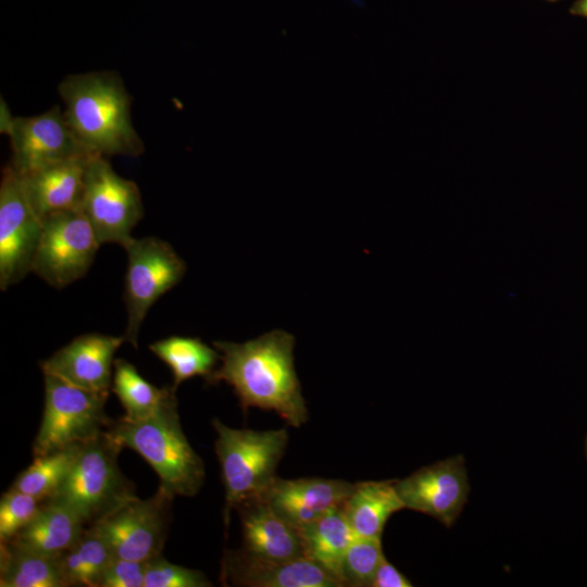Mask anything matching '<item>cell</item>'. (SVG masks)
<instances>
[{"label": "cell", "instance_id": "obj_1", "mask_svg": "<svg viewBox=\"0 0 587 587\" xmlns=\"http://www.w3.org/2000/svg\"><path fill=\"white\" fill-rule=\"evenodd\" d=\"M221 366L205 379L225 382L243 411L272 410L290 426L300 427L309 415L294 365V335L273 329L242 344L214 341Z\"/></svg>", "mask_w": 587, "mask_h": 587}, {"label": "cell", "instance_id": "obj_2", "mask_svg": "<svg viewBox=\"0 0 587 587\" xmlns=\"http://www.w3.org/2000/svg\"><path fill=\"white\" fill-rule=\"evenodd\" d=\"M58 91L68 125L90 153L138 157L145 151L132 123V99L118 73L67 75Z\"/></svg>", "mask_w": 587, "mask_h": 587}, {"label": "cell", "instance_id": "obj_3", "mask_svg": "<svg viewBox=\"0 0 587 587\" xmlns=\"http://www.w3.org/2000/svg\"><path fill=\"white\" fill-rule=\"evenodd\" d=\"M177 408L174 394L150 415L135 421L121 417L107 430L120 446L150 464L160 478L159 487L170 496L193 497L204 483L205 470L183 432Z\"/></svg>", "mask_w": 587, "mask_h": 587}, {"label": "cell", "instance_id": "obj_4", "mask_svg": "<svg viewBox=\"0 0 587 587\" xmlns=\"http://www.w3.org/2000/svg\"><path fill=\"white\" fill-rule=\"evenodd\" d=\"M122 449L108 430L80 444L68 472L48 500L65 507L89 527L137 497L134 484L118 466Z\"/></svg>", "mask_w": 587, "mask_h": 587}, {"label": "cell", "instance_id": "obj_5", "mask_svg": "<svg viewBox=\"0 0 587 587\" xmlns=\"http://www.w3.org/2000/svg\"><path fill=\"white\" fill-rule=\"evenodd\" d=\"M217 437L214 450L225 487V524L232 509L249 498L263 496L274 478L285 453L288 433L285 428L258 432L236 429L212 420Z\"/></svg>", "mask_w": 587, "mask_h": 587}, {"label": "cell", "instance_id": "obj_6", "mask_svg": "<svg viewBox=\"0 0 587 587\" xmlns=\"http://www.w3.org/2000/svg\"><path fill=\"white\" fill-rule=\"evenodd\" d=\"M45 375V408L33 444L34 457L77 446L107 430L112 421L104 411L109 394L74 386Z\"/></svg>", "mask_w": 587, "mask_h": 587}, {"label": "cell", "instance_id": "obj_7", "mask_svg": "<svg viewBox=\"0 0 587 587\" xmlns=\"http://www.w3.org/2000/svg\"><path fill=\"white\" fill-rule=\"evenodd\" d=\"M123 248L127 255L124 284L127 324L123 336L137 348L138 333L149 309L182 280L187 266L168 242L157 237H133Z\"/></svg>", "mask_w": 587, "mask_h": 587}, {"label": "cell", "instance_id": "obj_8", "mask_svg": "<svg viewBox=\"0 0 587 587\" xmlns=\"http://www.w3.org/2000/svg\"><path fill=\"white\" fill-rule=\"evenodd\" d=\"M80 210L92 225L100 243L124 247L143 216V203L136 183L115 173L108 159L91 154L87 162Z\"/></svg>", "mask_w": 587, "mask_h": 587}, {"label": "cell", "instance_id": "obj_9", "mask_svg": "<svg viewBox=\"0 0 587 587\" xmlns=\"http://www.w3.org/2000/svg\"><path fill=\"white\" fill-rule=\"evenodd\" d=\"M32 272L55 288L85 276L101 246L82 210L46 215Z\"/></svg>", "mask_w": 587, "mask_h": 587}, {"label": "cell", "instance_id": "obj_10", "mask_svg": "<svg viewBox=\"0 0 587 587\" xmlns=\"http://www.w3.org/2000/svg\"><path fill=\"white\" fill-rule=\"evenodd\" d=\"M173 498L159 487L153 496L135 497L91 526L107 538L115 557L147 562L161 555Z\"/></svg>", "mask_w": 587, "mask_h": 587}, {"label": "cell", "instance_id": "obj_11", "mask_svg": "<svg viewBox=\"0 0 587 587\" xmlns=\"http://www.w3.org/2000/svg\"><path fill=\"white\" fill-rule=\"evenodd\" d=\"M42 233L20 175L7 165L0 184V288L7 290L29 272Z\"/></svg>", "mask_w": 587, "mask_h": 587}, {"label": "cell", "instance_id": "obj_12", "mask_svg": "<svg viewBox=\"0 0 587 587\" xmlns=\"http://www.w3.org/2000/svg\"><path fill=\"white\" fill-rule=\"evenodd\" d=\"M12 160L20 176L90 153L68 125L60 105L42 114L15 117L10 136Z\"/></svg>", "mask_w": 587, "mask_h": 587}, {"label": "cell", "instance_id": "obj_13", "mask_svg": "<svg viewBox=\"0 0 587 587\" xmlns=\"http://www.w3.org/2000/svg\"><path fill=\"white\" fill-rule=\"evenodd\" d=\"M404 508L427 514L451 527L467 501L470 485L462 455L419 469L396 479Z\"/></svg>", "mask_w": 587, "mask_h": 587}, {"label": "cell", "instance_id": "obj_14", "mask_svg": "<svg viewBox=\"0 0 587 587\" xmlns=\"http://www.w3.org/2000/svg\"><path fill=\"white\" fill-rule=\"evenodd\" d=\"M221 579L225 585L248 587H342L333 574L308 558L264 559L242 548L225 551Z\"/></svg>", "mask_w": 587, "mask_h": 587}, {"label": "cell", "instance_id": "obj_15", "mask_svg": "<svg viewBox=\"0 0 587 587\" xmlns=\"http://www.w3.org/2000/svg\"><path fill=\"white\" fill-rule=\"evenodd\" d=\"M124 341V336L80 335L41 361L40 367L43 374L57 376L79 388L109 394L114 354Z\"/></svg>", "mask_w": 587, "mask_h": 587}, {"label": "cell", "instance_id": "obj_16", "mask_svg": "<svg viewBox=\"0 0 587 587\" xmlns=\"http://www.w3.org/2000/svg\"><path fill=\"white\" fill-rule=\"evenodd\" d=\"M353 485L342 479L276 476L264 496L283 519L299 528L341 507Z\"/></svg>", "mask_w": 587, "mask_h": 587}, {"label": "cell", "instance_id": "obj_17", "mask_svg": "<svg viewBox=\"0 0 587 587\" xmlns=\"http://www.w3.org/2000/svg\"><path fill=\"white\" fill-rule=\"evenodd\" d=\"M235 510L241 524L243 550L272 560L305 558L297 528L274 510L264 495L239 502Z\"/></svg>", "mask_w": 587, "mask_h": 587}, {"label": "cell", "instance_id": "obj_18", "mask_svg": "<svg viewBox=\"0 0 587 587\" xmlns=\"http://www.w3.org/2000/svg\"><path fill=\"white\" fill-rule=\"evenodd\" d=\"M90 155L75 157L20 176L28 202L40 218L54 212L80 210Z\"/></svg>", "mask_w": 587, "mask_h": 587}, {"label": "cell", "instance_id": "obj_19", "mask_svg": "<svg viewBox=\"0 0 587 587\" xmlns=\"http://www.w3.org/2000/svg\"><path fill=\"white\" fill-rule=\"evenodd\" d=\"M395 483L396 479L354 483L342 510L355 537L382 538L388 519L404 509Z\"/></svg>", "mask_w": 587, "mask_h": 587}, {"label": "cell", "instance_id": "obj_20", "mask_svg": "<svg viewBox=\"0 0 587 587\" xmlns=\"http://www.w3.org/2000/svg\"><path fill=\"white\" fill-rule=\"evenodd\" d=\"M84 529V524L68 509L47 500L10 541L27 550L59 557L76 542Z\"/></svg>", "mask_w": 587, "mask_h": 587}, {"label": "cell", "instance_id": "obj_21", "mask_svg": "<svg viewBox=\"0 0 587 587\" xmlns=\"http://www.w3.org/2000/svg\"><path fill=\"white\" fill-rule=\"evenodd\" d=\"M297 530L304 557L323 566L340 582L342 559L355 538L342 505Z\"/></svg>", "mask_w": 587, "mask_h": 587}, {"label": "cell", "instance_id": "obj_22", "mask_svg": "<svg viewBox=\"0 0 587 587\" xmlns=\"http://www.w3.org/2000/svg\"><path fill=\"white\" fill-rule=\"evenodd\" d=\"M0 550L1 587H68L60 555L38 553L11 541L1 544Z\"/></svg>", "mask_w": 587, "mask_h": 587}, {"label": "cell", "instance_id": "obj_23", "mask_svg": "<svg viewBox=\"0 0 587 587\" xmlns=\"http://www.w3.org/2000/svg\"><path fill=\"white\" fill-rule=\"evenodd\" d=\"M115 554L99 529L85 527L76 542L60 554L67 586L98 587Z\"/></svg>", "mask_w": 587, "mask_h": 587}, {"label": "cell", "instance_id": "obj_24", "mask_svg": "<svg viewBox=\"0 0 587 587\" xmlns=\"http://www.w3.org/2000/svg\"><path fill=\"white\" fill-rule=\"evenodd\" d=\"M149 349L171 369L174 390L193 376L207 379L221 357L218 351L196 337L171 336L152 342Z\"/></svg>", "mask_w": 587, "mask_h": 587}, {"label": "cell", "instance_id": "obj_25", "mask_svg": "<svg viewBox=\"0 0 587 587\" xmlns=\"http://www.w3.org/2000/svg\"><path fill=\"white\" fill-rule=\"evenodd\" d=\"M111 389L125 410L122 417L130 421L150 415L176 392L172 387H155L124 359L114 360Z\"/></svg>", "mask_w": 587, "mask_h": 587}, {"label": "cell", "instance_id": "obj_26", "mask_svg": "<svg viewBox=\"0 0 587 587\" xmlns=\"http://www.w3.org/2000/svg\"><path fill=\"white\" fill-rule=\"evenodd\" d=\"M79 445L35 457L34 462L16 477L11 489L48 500L61 484L75 460Z\"/></svg>", "mask_w": 587, "mask_h": 587}, {"label": "cell", "instance_id": "obj_27", "mask_svg": "<svg viewBox=\"0 0 587 587\" xmlns=\"http://www.w3.org/2000/svg\"><path fill=\"white\" fill-rule=\"evenodd\" d=\"M384 558L380 538L355 537L341 562L339 577L342 586L371 587Z\"/></svg>", "mask_w": 587, "mask_h": 587}, {"label": "cell", "instance_id": "obj_28", "mask_svg": "<svg viewBox=\"0 0 587 587\" xmlns=\"http://www.w3.org/2000/svg\"><path fill=\"white\" fill-rule=\"evenodd\" d=\"M42 501L14 489L2 495L0 501V542L10 541L38 513Z\"/></svg>", "mask_w": 587, "mask_h": 587}, {"label": "cell", "instance_id": "obj_29", "mask_svg": "<svg viewBox=\"0 0 587 587\" xmlns=\"http://www.w3.org/2000/svg\"><path fill=\"white\" fill-rule=\"evenodd\" d=\"M204 573L173 564L162 555L146 562L143 587H211Z\"/></svg>", "mask_w": 587, "mask_h": 587}, {"label": "cell", "instance_id": "obj_30", "mask_svg": "<svg viewBox=\"0 0 587 587\" xmlns=\"http://www.w3.org/2000/svg\"><path fill=\"white\" fill-rule=\"evenodd\" d=\"M146 562L115 557L98 587H143Z\"/></svg>", "mask_w": 587, "mask_h": 587}, {"label": "cell", "instance_id": "obj_31", "mask_svg": "<svg viewBox=\"0 0 587 587\" xmlns=\"http://www.w3.org/2000/svg\"><path fill=\"white\" fill-rule=\"evenodd\" d=\"M411 582L386 558L380 562L371 587H411Z\"/></svg>", "mask_w": 587, "mask_h": 587}, {"label": "cell", "instance_id": "obj_32", "mask_svg": "<svg viewBox=\"0 0 587 587\" xmlns=\"http://www.w3.org/2000/svg\"><path fill=\"white\" fill-rule=\"evenodd\" d=\"M15 117L12 115L7 101L0 99V133L11 136L14 128Z\"/></svg>", "mask_w": 587, "mask_h": 587}, {"label": "cell", "instance_id": "obj_33", "mask_svg": "<svg viewBox=\"0 0 587 587\" xmlns=\"http://www.w3.org/2000/svg\"><path fill=\"white\" fill-rule=\"evenodd\" d=\"M570 13L587 18V0H576L570 8Z\"/></svg>", "mask_w": 587, "mask_h": 587}, {"label": "cell", "instance_id": "obj_34", "mask_svg": "<svg viewBox=\"0 0 587 587\" xmlns=\"http://www.w3.org/2000/svg\"><path fill=\"white\" fill-rule=\"evenodd\" d=\"M585 450H586V455H587V437H586Z\"/></svg>", "mask_w": 587, "mask_h": 587}, {"label": "cell", "instance_id": "obj_35", "mask_svg": "<svg viewBox=\"0 0 587 587\" xmlns=\"http://www.w3.org/2000/svg\"><path fill=\"white\" fill-rule=\"evenodd\" d=\"M548 1H557V0H548Z\"/></svg>", "mask_w": 587, "mask_h": 587}]
</instances>
